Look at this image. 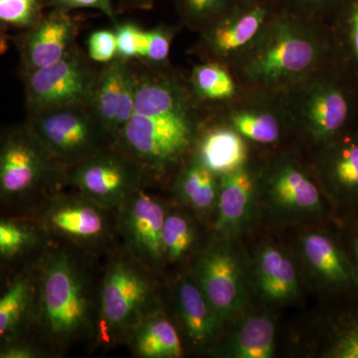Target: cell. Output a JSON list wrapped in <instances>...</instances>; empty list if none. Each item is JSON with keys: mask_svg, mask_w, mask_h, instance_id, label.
I'll list each match as a JSON object with an SVG mask.
<instances>
[{"mask_svg": "<svg viewBox=\"0 0 358 358\" xmlns=\"http://www.w3.org/2000/svg\"><path fill=\"white\" fill-rule=\"evenodd\" d=\"M315 173L327 199L346 212L358 209V128H348L317 150Z\"/></svg>", "mask_w": 358, "mask_h": 358, "instance_id": "cell-15", "label": "cell"}, {"mask_svg": "<svg viewBox=\"0 0 358 358\" xmlns=\"http://www.w3.org/2000/svg\"><path fill=\"white\" fill-rule=\"evenodd\" d=\"M221 322L232 319L244 303L243 274L230 249L215 246L200 254L190 273Z\"/></svg>", "mask_w": 358, "mask_h": 358, "instance_id": "cell-14", "label": "cell"}, {"mask_svg": "<svg viewBox=\"0 0 358 358\" xmlns=\"http://www.w3.org/2000/svg\"><path fill=\"white\" fill-rule=\"evenodd\" d=\"M24 122L66 173L115 143L90 105L27 115Z\"/></svg>", "mask_w": 358, "mask_h": 358, "instance_id": "cell-8", "label": "cell"}, {"mask_svg": "<svg viewBox=\"0 0 358 358\" xmlns=\"http://www.w3.org/2000/svg\"><path fill=\"white\" fill-rule=\"evenodd\" d=\"M174 306L188 345L199 352L206 350L215 341L221 320L192 275L176 282Z\"/></svg>", "mask_w": 358, "mask_h": 358, "instance_id": "cell-22", "label": "cell"}, {"mask_svg": "<svg viewBox=\"0 0 358 358\" xmlns=\"http://www.w3.org/2000/svg\"><path fill=\"white\" fill-rule=\"evenodd\" d=\"M199 241L196 224L188 214L169 209L162 236V267L185 262Z\"/></svg>", "mask_w": 358, "mask_h": 358, "instance_id": "cell-30", "label": "cell"}, {"mask_svg": "<svg viewBox=\"0 0 358 358\" xmlns=\"http://www.w3.org/2000/svg\"><path fill=\"white\" fill-rule=\"evenodd\" d=\"M334 16L329 30L334 62L339 61L341 69L358 73V0H345Z\"/></svg>", "mask_w": 358, "mask_h": 358, "instance_id": "cell-29", "label": "cell"}, {"mask_svg": "<svg viewBox=\"0 0 358 358\" xmlns=\"http://www.w3.org/2000/svg\"><path fill=\"white\" fill-rule=\"evenodd\" d=\"M154 1L155 0H122V3L134 8H150Z\"/></svg>", "mask_w": 358, "mask_h": 358, "instance_id": "cell-42", "label": "cell"}, {"mask_svg": "<svg viewBox=\"0 0 358 358\" xmlns=\"http://www.w3.org/2000/svg\"><path fill=\"white\" fill-rule=\"evenodd\" d=\"M178 29L174 26L157 25L147 29V50L143 62L148 65L169 64L171 44Z\"/></svg>", "mask_w": 358, "mask_h": 358, "instance_id": "cell-36", "label": "cell"}, {"mask_svg": "<svg viewBox=\"0 0 358 358\" xmlns=\"http://www.w3.org/2000/svg\"><path fill=\"white\" fill-rule=\"evenodd\" d=\"M8 48V36L6 26L0 24V54L6 53Z\"/></svg>", "mask_w": 358, "mask_h": 358, "instance_id": "cell-43", "label": "cell"}, {"mask_svg": "<svg viewBox=\"0 0 358 358\" xmlns=\"http://www.w3.org/2000/svg\"><path fill=\"white\" fill-rule=\"evenodd\" d=\"M173 189L181 204L199 215H205L217 204L218 176L192 155L179 167Z\"/></svg>", "mask_w": 358, "mask_h": 358, "instance_id": "cell-27", "label": "cell"}, {"mask_svg": "<svg viewBox=\"0 0 358 358\" xmlns=\"http://www.w3.org/2000/svg\"><path fill=\"white\" fill-rule=\"evenodd\" d=\"M193 96L209 110L233 102L243 89L227 66L217 62H200L188 76Z\"/></svg>", "mask_w": 358, "mask_h": 358, "instance_id": "cell-26", "label": "cell"}, {"mask_svg": "<svg viewBox=\"0 0 358 358\" xmlns=\"http://www.w3.org/2000/svg\"><path fill=\"white\" fill-rule=\"evenodd\" d=\"M63 189L48 195L30 215L49 241L94 258L117 247V210L103 207L76 190Z\"/></svg>", "mask_w": 358, "mask_h": 358, "instance_id": "cell-7", "label": "cell"}, {"mask_svg": "<svg viewBox=\"0 0 358 358\" xmlns=\"http://www.w3.org/2000/svg\"><path fill=\"white\" fill-rule=\"evenodd\" d=\"M13 275L7 274V273L2 272L0 271V294L3 292V289L6 288L9 281H10Z\"/></svg>", "mask_w": 358, "mask_h": 358, "instance_id": "cell-44", "label": "cell"}, {"mask_svg": "<svg viewBox=\"0 0 358 358\" xmlns=\"http://www.w3.org/2000/svg\"><path fill=\"white\" fill-rule=\"evenodd\" d=\"M281 9L279 0H242L197 32L192 53L201 62L229 68L251 48Z\"/></svg>", "mask_w": 358, "mask_h": 358, "instance_id": "cell-9", "label": "cell"}, {"mask_svg": "<svg viewBox=\"0 0 358 358\" xmlns=\"http://www.w3.org/2000/svg\"><path fill=\"white\" fill-rule=\"evenodd\" d=\"M282 9L296 15L322 21L334 14L345 0H279Z\"/></svg>", "mask_w": 358, "mask_h": 358, "instance_id": "cell-37", "label": "cell"}, {"mask_svg": "<svg viewBox=\"0 0 358 358\" xmlns=\"http://www.w3.org/2000/svg\"><path fill=\"white\" fill-rule=\"evenodd\" d=\"M65 178L25 122L0 128V211L31 215L48 195L65 188Z\"/></svg>", "mask_w": 358, "mask_h": 358, "instance_id": "cell-5", "label": "cell"}, {"mask_svg": "<svg viewBox=\"0 0 358 358\" xmlns=\"http://www.w3.org/2000/svg\"><path fill=\"white\" fill-rule=\"evenodd\" d=\"M124 345L134 357L179 358L185 355V346L178 327L159 307L140 320Z\"/></svg>", "mask_w": 358, "mask_h": 358, "instance_id": "cell-24", "label": "cell"}, {"mask_svg": "<svg viewBox=\"0 0 358 358\" xmlns=\"http://www.w3.org/2000/svg\"><path fill=\"white\" fill-rule=\"evenodd\" d=\"M357 220H358V219H357Z\"/></svg>", "mask_w": 358, "mask_h": 358, "instance_id": "cell-45", "label": "cell"}, {"mask_svg": "<svg viewBox=\"0 0 358 358\" xmlns=\"http://www.w3.org/2000/svg\"><path fill=\"white\" fill-rule=\"evenodd\" d=\"M350 230L346 233L345 248L352 262L355 282L358 289V220L350 224Z\"/></svg>", "mask_w": 358, "mask_h": 358, "instance_id": "cell-41", "label": "cell"}, {"mask_svg": "<svg viewBox=\"0 0 358 358\" xmlns=\"http://www.w3.org/2000/svg\"><path fill=\"white\" fill-rule=\"evenodd\" d=\"M80 25L68 11L54 9L14 38L20 59V74L62 60L77 46Z\"/></svg>", "mask_w": 358, "mask_h": 358, "instance_id": "cell-17", "label": "cell"}, {"mask_svg": "<svg viewBox=\"0 0 358 358\" xmlns=\"http://www.w3.org/2000/svg\"><path fill=\"white\" fill-rule=\"evenodd\" d=\"M0 358H53L33 334H26L0 345Z\"/></svg>", "mask_w": 358, "mask_h": 358, "instance_id": "cell-38", "label": "cell"}, {"mask_svg": "<svg viewBox=\"0 0 358 358\" xmlns=\"http://www.w3.org/2000/svg\"><path fill=\"white\" fill-rule=\"evenodd\" d=\"M54 9L68 11L79 8H93L105 14L110 20L115 21V10L113 0H50Z\"/></svg>", "mask_w": 358, "mask_h": 358, "instance_id": "cell-40", "label": "cell"}, {"mask_svg": "<svg viewBox=\"0 0 358 358\" xmlns=\"http://www.w3.org/2000/svg\"><path fill=\"white\" fill-rule=\"evenodd\" d=\"M248 141L225 122L209 115L192 157L216 176L236 171L249 162Z\"/></svg>", "mask_w": 358, "mask_h": 358, "instance_id": "cell-21", "label": "cell"}, {"mask_svg": "<svg viewBox=\"0 0 358 358\" xmlns=\"http://www.w3.org/2000/svg\"><path fill=\"white\" fill-rule=\"evenodd\" d=\"M94 257L51 244L37 262V308L32 334L63 357L95 333L99 279Z\"/></svg>", "mask_w": 358, "mask_h": 358, "instance_id": "cell-2", "label": "cell"}, {"mask_svg": "<svg viewBox=\"0 0 358 358\" xmlns=\"http://www.w3.org/2000/svg\"><path fill=\"white\" fill-rule=\"evenodd\" d=\"M324 355L333 358H358V312L338 320Z\"/></svg>", "mask_w": 358, "mask_h": 358, "instance_id": "cell-33", "label": "cell"}, {"mask_svg": "<svg viewBox=\"0 0 358 358\" xmlns=\"http://www.w3.org/2000/svg\"><path fill=\"white\" fill-rule=\"evenodd\" d=\"M257 278L261 293L270 301H285L298 293L296 267L289 257L277 247L266 246L260 252Z\"/></svg>", "mask_w": 358, "mask_h": 358, "instance_id": "cell-28", "label": "cell"}, {"mask_svg": "<svg viewBox=\"0 0 358 358\" xmlns=\"http://www.w3.org/2000/svg\"><path fill=\"white\" fill-rule=\"evenodd\" d=\"M92 62L77 45L55 64L21 73L27 115L90 105L99 70Z\"/></svg>", "mask_w": 358, "mask_h": 358, "instance_id": "cell-10", "label": "cell"}, {"mask_svg": "<svg viewBox=\"0 0 358 358\" xmlns=\"http://www.w3.org/2000/svg\"><path fill=\"white\" fill-rule=\"evenodd\" d=\"M143 185L148 183L140 166L115 143L68 169L65 178V187L113 210Z\"/></svg>", "mask_w": 358, "mask_h": 358, "instance_id": "cell-11", "label": "cell"}, {"mask_svg": "<svg viewBox=\"0 0 358 358\" xmlns=\"http://www.w3.org/2000/svg\"><path fill=\"white\" fill-rule=\"evenodd\" d=\"M133 114L115 145L140 166L148 185L192 157L210 110L197 102L188 77L169 64L134 61Z\"/></svg>", "mask_w": 358, "mask_h": 358, "instance_id": "cell-1", "label": "cell"}, {"mask_svg": "<svg viewBox=\"0 0 358 358\" xmlns=\"http://www.w3.org/2000/svg\"><path fill=\"white\" fill-rule=\"evenodd\" d=\"M152 273L121 244L108 253L99 279L94 345H124L140 320L159 307Z\"/></svg>", "mask_w": 358, "mask_h": 358, "instance_id": "cell-4", "label": "cell"}, {"mask_svg": "<svg viewBox=\"0 0 358 358\" xmlns=\"http://www.w3.org/2000/svg\"><path fill=\"white\" fill-rule=\"evenodd\" d=\"M37 262L14 273L0 294V345L32 334L37 308Z\"/></svg>", "mask_w": 358, "mask_h": 358, "instance_id": "cell-19", "label": "cell"}, {"mask_svg": "<svg viewBox=\"0 0 358 358\" xmlns=\"http://www.w3.org/2000/svg\"><path fill=\"white\" fill-rule=\"evenodd\" d=\"M148 185L140 186L117 209V233L120 244L155 272L162 267V228L169 208Z\"/></svg>", "mask_w": 358, "mask_h": 358, "instance_id": "cell-12", "label": "cell"}, {"mask_svg": "<svg viewBox=\"0 0 358 358\" xmlns=\"http://www.w3.org/2000/svg\"><path fill=\"white\" fill-rule=\"evenodd\" d=\"M117 57L128 61L143 62L147 50V29L136 23L124 21L115 22Z\"/></svg>", "mask_w": 358, "mask_h": 358, "instance_id": "cell-35", "label": "cell"}, {"mask_svg": "<svg viewBox=\"0 0 358 358\" xmlns=\"http://www.w3.org/2000/svg\"><path fill=\"white\" fill-rule=\"evenodd\" d=\"M210 112L256 145H278L285 134L293 133L281 94L243 91L236 100Z\"/></svg>", "mask_w": 358, "mask_h": 358, "instance_id": "cell-13", "label": "cell"}, {"mask_svg": "<svg viewBox=\"0 0 358 358\" xmlns=\"http://www.w3.org/2000/svg\"><path fill=\"white\" fill-rule=\"evenodd\" d=\"M240 1L242 0H176V6L182 24L199 32Z\"/></svg>", "mask_w": 358, "mask_h": 358, "instance_id": "cell-32", "label": "cell"}, {"mask_svg": "<svg viewBox=\"0 0 358 358\" xmlns=\"http://www.w3.org/2000/svg\"><path fill=\"white\" fill-rule=\"evenodd\" d=\"M275 324L265 315L245 320L235 333L229 346L230 357L271 358L275 353Z\"/></svg>", "mask_w": 358, "mask_h": 358, "instance_id": "cell-31", "label": "cell"}, {"mask_svg": "<svg viewBox=\"0 0 358 358\" xmlns=\"http://www.w3.org/2000/svg\"><path fill=\"white\" fill-rule=\"evenodd\" d=\"M51 242L31 216L0 211V271L13 275L39 260Z\"/></svg>", "mask_w": 358, "mask_h": 358, "instance_id": "cell-20", "label": "cell"}, {"mask_svg": "<svg viewBox=\"0 0 358 358\" xmlns=\"http://www.w3.org/2000/svg\"><path fill=\"white\" fill-rule=\"evenodd\" d=\"M333 64L326 23L281 9L229 69L243 91L282 94Z\"/></svg>", "mask_w": 358, "mask_h": 358, "instance_id": "cell-3", "label": "cell"}, {"mask_svg": "<svg viewBox=\"0 0 358 358\" xmlns=\"http://www.w3.org/2000/svg\"><path fill=\"white\" fill-rule=\"evenodd\" d=\"M303 254L315 279L333 293L358 292L345 245L327 231H313L303 240Z\"/></svg>", "mask_w": 358, "mask_h": 358, "instance_id": "cell-18", "label": "cell"}, {"mask_svg": "<svg viewBox=\"0 0 358 358\" xmlns=\"http://www.w3.org/2000/svg\"><path fill=\"white\" fill-rule=\"evenodd\" d=\"M41 0H0V24L26 30L43 17Z\"/></svg>", "mask_w": 358, "mask_h": 358, "instance_id": "cell-34", "label": "cell"}, {"mask_svg": "<svg viewBox=\"0 0 358 358\" xmlns=\"http://www.w3.org/2000/svg\"><path fill=\"white\" fill-rule=\"evenodd\" d=\"M258 187V173L249 162L236 171L218 176L216 230L231 232L247 222Z\"/></svg>", "mask_w": 358, "mask_h": 358, "instance_id": "cell-23", "label": "cell"}, {"mask_svg": "<svg viewBox=\"0 0 358 358\" xmlns=\"http://www.w3.org/2000/svg\"><path fill=\"white\" fill-rule=\"evenodd\" d=\"M133 61L115 58L99 67L95 87L92 95V110L100 120L103 128L115 143V120L124 82L131 73Z\"/></svg>", "mask_w": 358, "mask_h": 358, "instance_id": "cell-25", "label": "cell"}, {"mask_svg": "<svg viewBox=\"0 0 358 358\" xmlns=\"http://www.w3.org/2000/svg\"><path fill=\"white\" fill-rule=\"evenodd\" d=\"M343 74L329 65L281 94L292 131L317 150L350 128L353 95Z\"/></svg>", "mask_w": 358, "mask_h": 358, "instance_id": "cell-6", "label": "cell"}, {"mask_svg": "<svg viewBox=\"0 0 358 358\" xmlns=\"http://www.w3.org/2000/svg\"><path fill=\"white\" fill-rule=\"evenodd\" d=\"M258 180L271 200L285 210L305 215L327 213V195L322 185L291 157L273 160L262 173H258Z\"/></svg>", "mask_w": 358, "mask_h": 358, "instance_id": "cell-16", "label": "cell"}, {"mask_svg": "<svg viewBox=\"0 0 358 358\" xmlns=\"http://www.w3.org/2000/svg\"><path fill=\"white\" fill-rule=\"evenodd\" d=\"M87 55L99 64L115 60L117 58V38L114 28L92 32L87 42Z\"/></svg>", "mask_w": 358, "mask_h": 358, "instance_id": "cell-39", "label": "cell"}]
</instances>
